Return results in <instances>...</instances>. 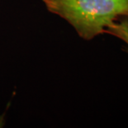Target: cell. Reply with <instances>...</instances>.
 I'll list each match as a JSON object with an SVG mask.
<instances>
[{
  "label": "cell",
  "mask_w": 128,
  "mask_h": 128,
  "mask_svg": "<svg viewBox=\"0 0 128 128\" xmlns=\"http://www.w3.org/2000/svg\"><path fill=\"white\" fill-rule=\"evenodd\" d=\"M105 29V33L111 34L122 40L128 48V16L122 17Z\"/></svg>",
  "instance_id": "7a4b0ae2"
},
{
  "label": "cell",
  "mask_w": 128,
  "mask_h": 128,
  "mask_svg": "<svg viewBox=\"0 0 128 128\" xmlns=\"http://www.w3.org/2000/svg\"><path fill=\"white\" fill-rule=\"evenodd\" d=\"M46 9L74 27L85 40L102 33L118 18L128 16V0H43Z\"/></svg>",
  "instance_id": "6da1fadb"
}]
</instances>
